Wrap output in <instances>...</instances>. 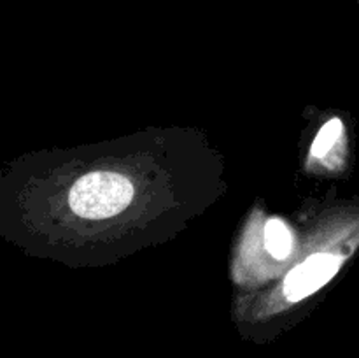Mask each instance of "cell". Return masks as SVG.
<instances>
[{
  "label": "cell",
  "mask_w": 359,
  "mask_h": 358,
  "mask_svg": "<svg viewBox=\"0 0 359 358\" xmlns=\"http://www.w3.org/2000/svg\"><path fill=\"white\" fill-rule=\"evenodd\" d=\"M342 265V258L330 253H318L294 267L284 281L287 300L298 302L325 286Z\"/></svg>",
  "instance_id": "obj_2"
},
{
  "label": "cell",
  "mask_w": 359,
  "mask_h": 358,
  "mask_svg": "<svg viewBox=\"0 0 359 358\" xmlns=\"http://www.w3.org/2000/svg\"><path fill=\"white\" fill-rule=\"evenodd\" d=\"M342 132H344V125L339 118L326 123V125L319 130L318 137H316L314 144H312V154L318 158L325 157V154L332 150L333 144L340 139Z\"/></svg>",
  "instance_id": "obj_4"
},
{
  "label": "cell",
  "mask_w": 359,
  "mask_h": 358,
  "mask_svg": "<svg viewBox=\"0 0 359 358\" xmlns=\"http://www.w3.org/2000/svg\"><path fill=\"white\" fill-rule=\"evenodd\" d=\"M265 242L266 249L273 258L284 260L290 256L291 248H293V235L283 220L272 218L270 221H266Z\"/></svg>",
  "instance_id": "obj_3"
},
{
  "label": "cell",
  "mask_w": 359,
  "mask_h": 358,
  "mask_svg": "<svg viewBox=\"0 0 359 358\" xmlns=\"http://www.w3.org/2000/svg\"><path fill=\"white\" fill-rule=\"evenodd\" d=\"M133 199V186L114 172H91L77 179L69 193L74 213L88 220H102L126 209Z\"/></svg>",
  "instance_id": "obj_1"
}]
</instances>
